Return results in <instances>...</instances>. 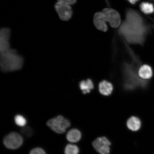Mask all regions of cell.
<instances>
[{
	"label": "cell",
	"mask_w": 154,
	"mask_h": 154,
	"mask_svg": "<svg viewBox=\"0 0 154 154\" xmlns=\"http://www.w3.org/2000/svg\"><path fill=\"white\" fill-rule=\"evenodd\" d=\"M30 154H46L45 151L40 148H36L30 152Z\"/></svg>",
	"instance_id": "20"
},
{
	"label": "cell",
	"mask_w": 154,
	"mask_h": 154,
	"mask_svg": "<svg viewBox=\"0 0 154 154\" xmlns=\"http://www.w3.org/2000/svg\"><path fill=\"white\" fill-rule=\"evenodd\" d=\"M107 22L113 28H116L120 26L121 19L120 14L115 10L109 8L103 9V11Z\"/></svg>",
	"instance_id": "6"
},
{
	"label": "cell",
	"mask_w": 154,
	"mask_h": 154,
	"mask_svg": "<svg viewBox=\"0 0 154 154\" xmlns=\"http://www.w3.org/2000/svg\"><path fill=\"white\" fill-rule=\"evenodd\" d=\"M22 136L18 133L12 132L6 136L3 143L8 149H15L20 147L23 143Z\"/></svg>",
	"instance_id": "5"
},
{
	"label": "cell",
	"mask_w": 154,
	"mask_h": 154,
	"mask_svg": "<svg viewBox=\"0 0 154 154\" xmlns=\"http://www.w3.org/2000/svg\"><path fill=\"white\" fill-rule=\"evenodd\" d=\"M2 68L3 70H17L22 66L23 60L14 50L9 49L1 52Z\"/></svg>",
	"instance_id": "3"
},
{
	"label": "cell",
	"mask_w": 154,
	"mask_h": 154,
	"mask_svg": "<svg viewBox=\"0 0 154 154\" xmlns=\"http://www.w3.org/2000/svg\"><path fill=\"white\" fill-rule=\"evenodd\" d=\"M55 9L60 18L63 20H68L72 17V11L70 5L58 1L55 5Z\"/></svg>",
	"instance_id": "8"
},
{
	"label": "cell",
	"mask_w": 154,
	"mask_h": 154,
	"mask_svg": "<svg viewBox=\"0 0 154 154\" xmlns=\"http://www.w3.org/2000/svg\"><path fill=\"white\" fill-rule=\"evenodd\" d=\"M10 32L9 28H3L1 29L0 32V47L1 52L10 49L9 39Z\"/></svg>",
	"instance_id": "11"
},
{
	"label": "cell",
	"mask_w": 154,
	"mask_h": 154,
	"mask_svg": "<svg viewBox=\"0 0 154 154\" xmlns=\"http://www.w3.org/2000/svg\"><path fill=\"white\" fill-rule=\"evenodd\" d=\"M149 30V26L145 24L139 13L128 9L126 20L121 25L119 32L128 43L143 45Z\"/></svg>",
	"instance_id": "1"
},
{
	"label": "cell",
	"mask_w": 154,
	"mask_h": 154,
	"mask_svg": "<svg viewBox=\"0 0 154 154\" xmlns=\"http://www.w3.org/2000/svg\"><path fill=\"white\" fill-rule=\"evenodd\" d=\"M103 12L95 13L94 17V23L96 28L102 32H107L108 27Z\"/></svg>",
	"instance_id": "10"
},
{
	"label": "cell",
	"mask_w": 154,
	"mask_h": 154,
	"mask_svg": "<svg viewBox=\"0 0 154 154\" xmlns=\"http://www.w3.org/2000/svg\"><path fill=\"white\" fill-rule=\"evenodd\" d=\"M79 87L82 93L86 94L90 93L94 89V85L93 81L91 79H88L81 82Z\"/></svg>",
	"instance_id": "14"
},
{
	"label": "cell",
	"mask_w": 154,
	"mask_h": 154,
	"mask_svg": "<svg viewBox=\"0 0 154 154\" xmlns=\"http://www.w3.org/2000/svg\"><path fill=\"white\" fill-rule=\"evenodd\" d=\"M82 134L80 131L76 129H72L69 131L66 134V138L69 142L76 143L80 140Z\"/></svg>",
	"instance_id": "15"
},
{
	"label": "cell",
	"mask_w": 154,
	"mask_h": 154,
	"mask_svg": "<svg viewBox=\"0 0 154 154\" xmlns=\"http://www.w3.org/2000/svg\"><path fill=\"white\" fill-rule=\"evenodd\" d=\"M138 75L141 79L149 82L154 75L153 67L149 64L141 65L138 69Z\"/></svg>",
	"instance_id": "9"
},
{
	"label": "cell",
	"mask_w": 154,
	"mask_h": 154,
	"mask_svg": "<svg viewBox=\"0 0 154 154\" xmlns=\"http://www.w3.org/2000/svg\"><path fill=\"white\" fill-rule=\"evenodd\" d=\"M127 126L129 129L132 131H137L141 128V121L137 117H131L127 121Z\"/></svg>",
	"instance_id": "13"
},
{
	"label": "cell",
	"mask_w": 154,
	"mask_h": 154,
	"mask_svg": "<svg viewBox=\"0 0 154 154\" xmlns=\"http://www.w3.org/2000/svg\"><path fill=\"white\" fill-rule=\"evenodd\" d=\"M79 149L78 146L73 144H68L65 149V154H79Z\"/></svg>",
	"instance_id": "17"
},
{
	"label": "cell",
	"mask_w": 154,
	"mask_h": 154,
	"mask_svg": "<svg viewBox=\"0 0 154 154\" xmlns=\"http://www.w3.org/2000/svg\"><path fill=\"white\" fill-rule=\"evenodd\" d=\"M132 5H135L140 0H127Z\"/></svg>",
	"instance_id": "22"
},
{
	"label": "cell",
	"mask_w": 154,
	"mask_h": 154,
	"mask_svg": "<svg viewBox=\"0 0 154 154\" xmlns=\"http://www.w3.org/2000/svg\"><path fill=\"white\" fill-rule=\"evenodd\" d=\"M131 57L130 62H125L122 67L123 86L127 91H133L137 88L146 89L149 87V82L140 79L138 75V70L142 65L139 57L131 50H129Z\"/></svg>",
	"instance_id": "2"
},
{
	"label": "cell",
	"mask_w": 154,
	"mask_h": 154,
	"mask_svg": "<svg viewBox=\"0 0 154 154\" xmlns=\"http://www.w3.org/2000/svg\"><path fill=\"white\" fill-rule=\"evenodd\" d=\"M140 8L142 12L146 14H151L154 12V5L149 2H142L140 4Z\"/></svg>",
	"instance_id": "16"
},
{
	"label": "cell",
	"mask_w": 154,
	"mask_h": 154,
	"mask_svg": "<svg viewBox=\"0 0 154 154\" xmlns=\"http://www.w3.org/2000/svg\"><path fill=\"white\" fill-rule=\"evenodd\" d=\"M111 143L105 137H98L92 143L94 149L100 154H109Z\"/></svg>",
	"instance_id": "7"
},
{
	"label": "cell",
	"mask_w": 154,
	"mask_h": 154,
	"mask_svg": "<svg viewBox=\"0 0 154 154\" xmlns=\"http://www.w3.org/2000/svg\"><path fill=\"white\" fill-rule=\"evenodd\" d=\"M14 121L15 124L18 126L24 127L26 124V119L21 115H17L15 116Z\"/></svg>",
	"instance_id": "18"
},
{
	"label": "cell",
	"mask_w": 154,
	"mask_h": 154,
	"mask_svg": "<svg viewBox=\"0 0 154 154\" xmlns=\"http://www.w3.org/2000/svg\"><path fill=\"white\" fill-rule=\"evenodd\" d=\"M99 90L101 95L109 96L111 95L113 91V86L111 82L107 80H103L100 82Z\"/></svg>",
	"instance_id": "12"
},
{
	"label": "cell",
	"mask_w": 154,
	"mask_h": 154,
	"mask_svg": "<svg viewBox=\"0 0 154 154\" xmlns=\"http://www.w3.org/2000/svg\"><path fill=\"white\" fill-rule=\"evenodd\" d=\"M21 130V132L24 136L27 137H30L33 134L32 129L29 126L23 127Z\"/></svg>",
	"instance_id": "19"
},
{
	"label": "cell",
	"mask_w": 154,
	"mask_h": 154,
	"mask_svg": "<svg viewBox=\"0 0 154 154\" xmlns=\"http://www.w3.org/2000/svg\"><path fill=\"white\" fill-rule=\"evenodd\" d=\"M58 1L61 2L65 4L71 6L74 5L76 3V0H58Z\"/></svg>",
	"instance_id": "21"
},
{
	"label": "cell",
	"mask_w": 154,
	"mask_h": 154,
	"mask_svg": "<svg viewBox=\"0 0 154 154\" xmlns=\"http://www.w3.org/2000/svg\"><path fill=\"white\" fill-rule=\"evenodd\" d=\"M47 126L53 131L59 134H62L66 132L67 129L70 126V121L62 116H58L48 120Z\"/></svg>",
	"instance_id": "4"
}]
</instances>
